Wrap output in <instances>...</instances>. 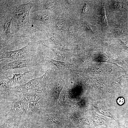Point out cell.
Here are the masks:
<instances>
[{"mask_svg":"<svg viewBox=\"0 0 128 128\" xmlns=\"http://www.w3.org/2000/svg\"><path fill=\"white\" fill-rule=\"evenodd\" d=\"M93 120V124L96 126L102 125L107 126L110 124V122L107 119L102 118L98 115H94Z\"/></svg>","mask_w":128,"mask_h":128,"instance_id":"obj_14","label":"cell"},{"mask_svg":"<svg viewBox=\"0 0 128 128\" xmlns=\"http://www.w3.org/2000/svg\"><path fill=\"white\" fill-rule=\"evenodd\" d=\"M117 103L119 105H122L124 102V99L122 97H119L117 100Z\"/></svg>","mask_w":128,"mask_h":128,"instance_id":"obj_22","label":"cell"},{"mask_svg":"<svg viewBox=\"0 0 128 128\" xmlns=\"http://www.w3.org/2000/svg\"><path fill=\"white\" fill-rule=\"evenodd\" d=\"M31 60L29 59L14 60L3 65L2 69L4 71L26 68L31 70L33 67Z\"/></svg>","mask_w":128,"mask_h":128,"instance_id":"obj_8","label":"cell"},{"mask_svg":"<svg viewBox=\"0 0 128 128\" xmlns=\"http://www.w3.org/2000/svg\"><path fill=\"white\" fill-rule=\"evenodd\" d=\"M42 99L38 102L29 104L27 115L36 118L42 115L43 104Z\"/></svg>","mask_w":128,"mask_h":128,"instance_id":"obj_10","label":"cell"},{"mask_svg":"<svg viewBox=\"0 0 128 128\" xmlns=\"http://www.w3.org/2000/svg\"><path fill=\"white\" fill-rule=\"evenodd\" d=\"M102 16L104 19V23L105 25L108 26V22L106 15L105 4L103 5L102 9Z\"/></svg>","mask_w":128,"mask_h":128,"instance_id":"obj_19","label":"cell"},{"mask_svg":"<svg viewBox=\"0 0 128 128\" xmlns=\"http://www.w3.org/2000/svg\"><path fill=\"white\" fill-rule=\"evenodd\" d=\"M13 128H45L37 118L26 114L16 119Z\"/></svg>","mask_w":128,"mask_h":128,"instance_id":"obj_6","label":"cell"},{"mask_svg":"<svg viewBox=\"0 0 128 128\" xmlns=\"http://www.w3.org/2000/svg\"><path fill=\"white\" fill-rule=\"evenodd\" d=\"M32 70H28L23 73H20L18 74H13V77L11 78H9L6 75L8 79L7 82L9 86L12 87L15 86L21 85L28 81L29 79L27 76L29 75Z\"/></svg>","mask_w":128,"mask_h":128,"instance_id":"obj_9","label":"cell"},{"mask_svg":"<svg viewBox=\"0 0 128 128\" xmlns=\"http://www.w3.org/2000/svg\"><path fill=\"white\" fill-rule=\"evenodd\" d=\"M67 103L69 105L71 106H78L75 102L73 101L68 99H67Z\"/></svg>","mask_w":128,"mask_h":128,"instance_id":"obj_23","label":"cell"},{"mask_svg":"<svg viewBox=\"0 0 128 128\" xmlns=\"http://www.w3.org/2000/svg\"><path fill=\"white\" fill-rule=\"evenodd\" d=\"M0 120L9 118H17L27 114L29 104L22 94L11 92L0 97Z\"/></svg>","mask_w":128,"mask_h":128,"instance_id":"obj_2","label":"cell"},{"mask_svg":"<svg viewBox=\"0 0 128 128\" xmlns=\"http://www.w3.org/2000/svg\"><path fill=\"white\" fill-rule=\"evenodd\" d=\"M96 128H108L107 127H104L103 126L100 125V126H99L98 127H97Z\"/></svg>","mask_w":128,"mask_h":128,"instance_id":"obj_26","label":"cell"},{"mask_svg":"<svg viewBox=\"0 0 128 128\" xmlns=\"http://www.w3.org/2000/svg\"><path fill=\"white\" fill-rule=\"evenodd\" d=\"M45 60L46 61L53 64L58 69H64L69 67L68 64L64 62L57 61L49 57L46 58Z\"/></svg>","mask_w":128,"mask_h":128,"instance_id":"obj_17","label":"cell"},{"mask_svg":"<svg viewBox=\"0 0 128 128\" xmlns=\"http://www.w3.org/2000/svg\"><path fill=\"white\" fill-rule=\"evenodd\" d=\"M55 27L56 29L59 30H62L64 27V23L61 21H57L55 23Z\"/></svg>","mask_w":128,"mask_h":128,"instance_id":"obj_21","label":"cell"},{"mask_svg":"<svg viewBox=\"0 0 128 128\" xmlns=\"http://www.w3.org/2000/svg\"><path fill=\"white\" fill-rule=\"evenodd\" d=\"M0 97L9 95L11 92V88L9 86L7 81L0 79Z\"/></svg>","mask_w":128,"mask_h":128,"instance_id":"obj_13","label":"cell"},{"mask_svg":"<svg viewBox=\"0 0 128 128\" xmlns=\"http://www.w3.org/2000/svg\"><path fill=\"white\" fill-rule=\"evenodd\" d=\"M69 34H73L74 32V29L73 25L72 24H71L69 28Z\"/></svg>","mask_w":128,"mask_h":128,"instance_id":"obj_24","label":"cell"},{"mask_svg":"<svg viewBox=\"0 0 128 128\" xmlns=\"http://www.w3.org/2000/svg\"><path fill=\"white\" fill-rule=\"evenodd\" d=\"M87 4H86L84 6L83 9V12L84 13H85L87 11Z\"/></svg>","mask_w":128,"mask_h":128,"instance_id":"obj_25","label":"cell"},{"mask_svg":"<svg viewBox=\"0 0 128 128\" xmlns=\"http://www.w3.org/2000/svg\"><path fill=\"white\" fill-rule=\"evenodd\" d=\"M30 18L31 24L36 27L41 26L42 24L49 23L51 17L49 14L39 10L31 12Z\"/></svg>","mask_w":128,"mask_h":128,"instance_id":"obj_7","label":"cell"},{"mask_svg":"<svg viewBox=\"0 0 128 128\" xmlns=\"http://www.w3.org/2000/svg\"><path fill=\"white\" fill-rule=\"evenodd\" d=\"M63 88L62 86L59 85L57 84L51 88V92L54 100L58 101L59 95Z\"/></svg>","mask_w":128,"mask_h":128,"instance_id":"obj_16","label":"cell"},{"mask_svg":"<svg viewBox=\"0 0 128 128\" xmlns=\"http://www.w3.org/2000/svg\"><path fill=\"white\" fill-rule=\"evenodd\" d=\"M13 21L12 18L7 14L0 16V35L7 46L12 37H15L10 31L11 25Z\"/></svg>","mask_w":128,"mask_h":128,"instance_id":"obj_5","label":"cell"},{"mask_svg":"<svg viewBox=\"0 0 128 128\" xmlns=\"http://www.w3.org/2000/svg\"><path fill=\"white\" fill-rule=\"evenodd\" d=\"M22 94L26 99L29 104L38 102L43 97L42 92L36 91H28Z\"/></svg>","mask_w":128,"mask_h":128,"instance_id":"obj_12","label":"cell"},{"mask_svg":"<svg viewBox=\"0 0 128 128\" xmlns=\"http://www.w3.org/2000/svg\"><path fill=\"white\" fill-rule=\"evenodd\" d=\"M33 6L32 1L16 4L14 1L0 0V16L7 14L11 17L17 25L18 31H27L32 28L30 13Z\"/></svg>","mask_w":128,"mask_h":128,"instance_id":"obj_1","label":"cell"},{"mask_svg":"<svg viewBox=\"0 0 128 128\" xmlns=\"http://www.w3.org/2000/svg\"><path fill=\"white\" fill-rule=\"evenodd\" d=\"M16 119L9 118L0 120V128H11L14 127Z\"/></svg>","mask_w":128,"mask_h":128,"instance_id":"obj_15","label":"cell"},{"mask_svg":"<svg viewBox=\"0 0 128 128\" xmlns=\"http://www.w3.org/2000/svg\"><path fill=\"white\" fill-rule=\"evenodd\" d=\"M51 49L54 53L56 56L58 58L61 59H64L65 58V55L62 53L57 51L53 48H51Z\"/></svg>","mask_w":128,"mask_h":128,"instance_id":"obj_20","label":"cell"},{"mask_svg":"<svg viewBox=\"0 0 128 128\" xmlns=\"http://www.w3.org/2000/svg\"><path fill=\"white\" fill-rule=\"evenodd\" d=\"M94 107L96 108L99 112L109 117L112 116L110 113L105 108L98 105H95Z\"/></svg>","mask_w":128,"mask_h":128,"instance_id":"obj_18","label":"cell"},{"mask_svg":"<svg viewBox=\"0 0 128 128\" xmlns=\"http://www.w3.org/2000/svg\"><path fill=\"white\" fill-rule=\"evenodd\" d=\"M74 1L73 0H68L67 1L69 3H71L73 2Z\"/></svg>","mask_w":128,"mask_h":128,"instance_id":"obj_27","label":"cell"},{"mask_svg":"<svg viewBox=\"0 0 128 128\" xmlns=\"http://www.w3.org/2000/svg\"><path fill=\"white\" fill-rule=\"evenodd\" d=\"M18 37H25L30 39L33 42L37 44L41 45L51 49L54 48V46L49 39L46 40L40 39L33 35L31 33H28L18 36Z\"/></svg>","mask_w":128,"mask_h":128,"instance_id":"obj_11","label":"cell"},{"mask_svg":"<svg viewBox=\"0 0 128 128\" xmlns=\"http://www.w3.org/2000/svg\"><path fill=\"white\" fill-rule=\"evenodd\" d=\"M47 74L46 72L41 77L32 79L25 84L12 87L11 91L17 94H22L30 91H40L41 90Z\"/></svg>","mask_w":128,"mask_h":128,"instance_id":"obj_3","label":"cell"},{"mask_svg":"<svg viewBox=\"0 0 128 128\" xmlns=\"http://www.w3.org/2000/svg\"><path fill=\"white\" fill-rule=\"evenodd\" d=\"M32 44L29 42L23 47L20 49L12 51L4 50L3 52L0 54V59L9 58L15 60L27 59L32 50Z\"/></svg>","mask_w":128,"mask_h":128,"instance_id":"obj_4","label":"cell"}]
</instances>
